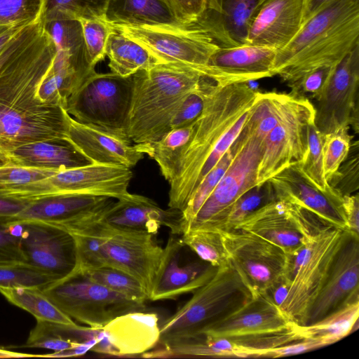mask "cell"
I'll return each mask as SVG.
<instances>
[{
  "label": "cell",
  "instance_id": "obj_31",
  "mask_svg": "<svg viewBox=\"0 0 359 359\" xmlns=\"http://www.w3.org/2000/svg\"><path fill=\"white\" fill-rule=\"evenodd\" d=\"M140 357L154 358H248L245 350L229 338L202 334L167 346L152 349Z\"/></svg>",
  "mask_w": 359,
  "mask_h": 359
},
{
  "label": "cell",
  "instance_id": "obj_49",
  "mask_svg": "<svg viewBox=\"0 0 359 359\" xmlns=\"http://www.w3.org/2000/svg\"><path fill=\"white\" fill-rule=\"evenodd\" d=\"M329 184L342 196L357 192L359 188V144L352 142L348 155L328 180Z\"/></svg>",
  "mask_w": 359,
  "mask_h": 359
},
{
  "label": "cell",
  "instance_id": "obj_26",
  "mask_svg": "<svg viewBox=\"0 0 359 359\" xmlns=\"http://www.w3.org/2000/svg\"><path fill=\"white\" fill-rule=\"evenodd\" d=\"M259 0H207L205 8L191 26L207 33L221 48L247 44L251 15Z\"/></svg>",
  "mask_w": 359,
  "mask_h": 359
},
{
  "label": "cell",
  "instance_id": "obj_7",
  "mask_svg": "<svg viewBox=\"0 0 359 359\" xmlns=\"http://www.w3.org/2000/svg\"><path fill=\"white\" fill-rule=\"evenodd\" d=\"M133 78L94 72L67 100L65 111L76 121L124 140L128 135Z\"/></svg>",
  "mask_w": 359,
  "mask_h": 359
},
{
  "label": "cell",
  "instance_id": "obj_18",
  "mask_svg": "<svg viewBox=\"0 0 359 359\" xmlns=\"http://www.w3.org/2000/svg\"><path fill=\"white\" fill-rule=\"evenodd\" d=\"M358 283L359 236L347 231L325 282L308 313L304 325L316 322L359 299Z\"/></svg>",
  "mask_w": 359,
  "mask_h": 359
},
{
  "label": "cell",
  "instance_id": "obj_4",
  "mask_svg": "<svg viewBox=\"0 0 359 359\" xmlns=\"http://www.w3.org/2000/svg\"><path fill=\"white\" fill-rule=\"evenodd\" d=\"M133 78L128 135L133 143L144 144L154 143L170 131L180 102L208 79L199 69L179 62L158 63Z\"/></svg>",
  "mask_w": 359,
  "mask_h": 359
},
{
  "label": "cell",
  "instance_id": "obj_45",
  "mask_svg": "<svg viewBox=\"0 0 359 359\" xmlns=\"http://www.w3.org/2000/svg\"><path fill=\"white\" fill-rule=\"evenodd\" d=\"M44 0H0V27H22L42 19Z\"/></svg>",
  "mask_w": 359,
  "mask_h": 359
},
{
  "label": "cell",
  "instance_id": "obj_11",
  "mask_svg": "<svg viewBox=\"0 0 359 359\" xmlns=\"http://www.w3.org/2000/svg\"><path fill=\"white\" fill-rule=\"evenodd\" d=\"M228 263L236 271L251 298L267 294L285 280L287 255L279 247L240 230L219 231Z\"/></svg>",
  "mask_w": 359,
  "mask_h": 359
},
{
  "label": "cell",
  "instance_id": "obj_25",
  "mask_svg": "<svg viewBox=\"0 0 359 359\" xmlns=\"http://www.w3.org/2000/svg\"><path fill=\"white\" fill-rule=\"evenodd\" d=\"M276 53L271 48L250 44L219 47L210 56L208 67L220 83L249 82L275 75Z\"/></svg>",
  "mask_w": 359,
  "mask_h": 359
},
{
  "label": "cell",
  "instance_id": "obj_20",
  "mask_svg": "<svg viewBox=\"0 0 359 359\" xmlns=\"http://www.w3.org/2000/svg\"><path fill=\"white\" fill-rule=\"evenodd\" d=\"M306 0H259L251 15L247 44L279 50L305 22Z\"/></svg>",
  "mask_w": 359,
  "mask_h": 359
},
{
  "label": "cell",
  "instance_id": "obj_47",
  "mask_svg": "<svg viewBox=\"0 0 359 359\" xmlns=\"http://www.w3.org/2000/svg\"><path fill=\"white\" fill-rule=\"evenodd\" d=\"M81 22L86 59L88 65L95 69V65L104 60L107 39L112 27L103 19H81Z\"/></svg>",
  "mask_w": 359,
  "mask_h": 359
},
{
  "label": "cell",
  "instance_id": "obj_41",
  "mask_svg": "<svg viewBox=\"0 0 359 359\" xmlns=\"http://www.w3.org/2000/svg\"><path fill=\"white\" fill-rule=\"evenodd\" d=\"M181 238L184 245L191 249L201 260L215 267L228 264L226 252L219 231L195 229L185 231Z\"/></svg>",
  "mask_w": 359,
  "mask_h": 359
},
{
  "label": "cell",
  "instance_id": "obj_14",
  "mask_svg": "<svg viewBox=\"0 0 359 359\" xmlns=\"http://www.w3.org/2000/svg\"><path fill=\"white\" fill-rule=\"evenodd\" d=\"M264 142L243 128L232 144L233 156L229 166L184 233L189 230L211 229L230 205L257 185V167Z\"/></svg>",
  "mask_w": 359,
  "mask_h": 359
},
{
  "label": "cell",
  "instance_id": "obj_5",
  "mask_svg": "<svg viewBox=\"0 0 359 359\" xmlns=\"http://www.w3.org/2000/svg\"><path fill=\"white\" fill-rule=\"evenodd\" d=\"M251 298L236 271L228 263L194 292L173 315L160 324L161 346L202 335L213 323Z\"/></svg>",
  "mask_w": 359,
  "mask_h": 359
},
{
  "label": "cell",
  "instance_id": "obj_38",
  "mask_svg": "<svg viewBox=\"0 0 359 359\" xmlns=\"http://www.w3.org/2000/svg\"><path fill=\"white\" fill-rule=\"evenodd\" d=\"M109 0H44L42 20L103 19Z\"/></svg>",
  "mask_w": 359,
  "mask_h": 359
},
{
  "label": "cell",
  "instance_id": "obj_46",
  "mask_svg": "<svg viewBox=\"0 0 359 359\" xmlns=\"http://www.w3.org/2000/svg\"><path fill=\"white\" fill-rule=\"evenodd\" d=\"M215 83L217 81L205 79L199 87L189 93L182 100L170 121V130L190 126L197 120L203 109L206 98Z\"/></svg>",
  "mask_w": 359,
  "mask_h": 359
},
{
  "label": "cell",
  "instance_id": "obj_39",
  "mask_svg": "<svg viewBox=\"0 0 359 359\" xmlns=\"http://www.w3.org/2000/svg\"><path fill=\"white\" fill-rule=\"evenodd\" d=\"M323 135L316 127L314 122L309 126L308 148L303 158L292 165L311 184L322 191L332 189L327 181L323 168Z\"/></svg>",
  "mask_w": 359,
  "mask_h": 359
},
{
  "label": "cell",
  "instance_id": "obj_28",
  "mask_svg": "<svg viewBox=\"0 0 359 359\" xmlns=\"http://www.w3.org/2000/svg\"><path fill=\"white\" fill-rule=\"evenodd\" d=\"M111 198L83 194H57L31 201L16 217L18 222L62 226L100 210Z\"/></svg>",
  "mask_w": 359,
  "mask_h": 359
},
{
  "label": "cell",
  "instance_id": "obj_30",
  "mask_svg": "<svg viewBox=\"0 0 359 359\" xmlns=\"http://www.w3.org/2000/svg\"><path fill=\"white\" fill-rule=\"evenodd\" d=\"M104 20L117 25L183 26L164 0H109Z\"/></svg>",
  "mask_w": 359,
  "mask_h": 359
},
{
  "label": "cell",
  "instance_id": "obj_58",
  "mask_svg": "<svg viewBox=\"0 0 359 359\" xmlns=\"http://www.w3.org/2000/svg\"><path fill=\"white\" fill-rule=\"evenodd\" d=\"M11 164L12 161L9 152L0 147V166Z\"/></svg>",
  "mask_w": 359,
  "mask_h": 359
},
{
  "label": "cell",
  "instance_id": "obj_50",
  "mask_svg": "<svg viewBox=\"0 0 359 359\" xmlns=\"http://www.w3.org/2000/svg\"><path fill=\"white\" fill-rule=\"evenodd\" d=\"M22 224L0 217V264L25 262L21 248Z\"/></svg>",
  "mask_w": 359,
  "mask_h": 359
},
{
  "label": "cell",
  "instance_id": "obj_48",
  "mask_svg": "<svg viewBox=\"0 0 359 359\" xmlns=\"http://www.w3.org/2000/svg\"><path fill=\"white\" fill-rule=\"evenodd\" d=\"M348 129L349 128H341L324 135L323 160L324 174L327 181L348 155L353 137L348 133Z\"/></svg>",
  "mask_w": 359,
  "mask_h": 359
},
{
  "label": "cell",
  "instance_id": "obj_37",
  "mask_svg": "<svg viewBox=\"0 0 359 359\" xmlns=\"http://www.w3.org/2000/svg\"><path fill=\"white\" fill-rule=\"evenodd\" d=\"M274 200L270 183L266 181L248 190L230 205L215 223L211 230H236L238 225L262 205Z\"/></svg>",
  "mask_w": 359,
  "mask_h": 359
},
{
  "label": "cell",
  "instance_id": "obj_24",
  "mask_svg": "<svg viewBox=\"0 0 359 359\" xmlns=\"http://www.w3.org/2000/svg\"><path fill=\"white\" fill-rule=\"evenodd\" d=\"M267 295L250 298L210 325L203 334L230 338L281 330L293 325Z\"/></svg>",
  "mask_w": 359,
  "mask_h": 359
},
{
  "label": "cell",
  "instance_id": "obj_35",
  "mask_svg": "<svg viewBox=\"0 0 359 359\" xmlns=\"http://www.w3.org/2000/svg\"><path fill=\"white\" fill-rule=\"evenodd\" d=\"M195 122L188 126L172 129L153 144H144L148 154L158 164L163 177L170 182L193 136Z\"/></svg>",
  "mask_w": 359,
  "mask_h": 359
},
{
  "label": "cell",
  "instance_id": "obj_8",
  "mask_svg": "<svg viewBox=\"0 0 359 359\" xmlns=\"http://www.w3.org/2000/svg\"><path fill=\"white\" fill-rule=\"evenodd\" d=\"M41 290L72 319L94 328H103L120 315L145 309L144 303L94 282L77 269Z\"/></svg>",
  "mask_w": 359,
  "mask_h": 359
},
{
  "label": "cell",
  "instance_id": "obj_51",
  "mask_svg": "<svg viewBox=\"0 0 359 359\" xmlns=\"http://www.w3.org/2000/svg\"><path fill=\"white\" fill-rule=\"evenodd\" d=\"M175 18L183 25L196 21L203 12L207 0H164Z\"/></svg>",
  "mask_w": 359,
  "mask_h": 359
},
{
  "label": "cell",
  "instance_id": "obj_27",
  "mask_svg": "<svg viewBox=\"0 0 359 359\" xmlns=\"http://www.w3.org/2000/svg\"><path fill=\"white\" fill-rule=\"evenodd\" d=\"M103 330L118 357L140 356L156 348L160 340L158 314L130 311L109 322Z\"/></svg>",
  "mask_w": 359,
  "mask_h": 359
},
{
  "label": "cell",
  "instance_id": "obj_44",
  "mask_svg": "<svg viewBox=\"0 0 359 359\" xmlns=\"http://www.w3.org/2000/svg\"><path fill=\"white\" fill-rule=\"evenodd\" d=\"M56 280L55 277L25 262L0 264V287L43 289Z\"/></svg>",
  "mask_w": 359,
  "mask_h": 359
},
{
  "label": "cell",
  "instance_id": "obj_29",
  "mask_svg": "<svg viewBox=\"0 0 359 359\" xmlns=\"http://www.w3.org/2000/svg\"><path fill=\"white\" fill-rule=\"evenodd\" d=\"M12 164L58 171L92 163L66 141L44 140L20 145L9 151Z\"/></svg>",
  "mask_w": 359,
  "mask_h": 359
},
{
  "label": "cell",
  "instance_id": "obj_42",
  "mask_svg": "<svg viewBox=\"0 0 359 359\" xmlns=\"http://www.w3.org/2000/svg\"><path fill=\"white\" fill-rule=\"evenodd\" d=\"M58 170L7 165L0 166V196L21 199L27 185L48 178Z\"/></svg>",
  "mask_w": 359,
  "mask_h": 359
},
{
  "label": "cell",
  "instance_id": "obj_56",
  "mask_svg": "<svg viewBox=\"0 0 359 359\" xmlns=\"http://www.w3.org/2000/svg\"><path fill=\"white\" fill-rule=\"evenodd\" d=\"M43 358V355L20 353L0 348V358Z\"/></svg>",
  "mask_w": 359,
  "mask_h": 359
},
{
  "label": "cell",
  "instance_id": "obj_52",
  "mask_svg": "<svg viewBox=\"0 0 359 359\" xmlns=\"http://www.w3.org/2000/svg\"><path fill=\"white\" fill-rule=\"evenodd\" d=\"M323 341L315 339H303L288 344L265 351L260 358H280L306 353L327 346Z\"/></svg>",
  "mask_w": 359,
  "mask_h": 359
},
{
  "label": "cell",
  "instance_id": "obj_23",
  "mask_svg": "<svg viewBox=\"0 0 359 359\" xmlns=\"http://www.w3.org/2000/svg\"><path fill=\"white\" fill-rule=\"evenodd\" d=\"M65 141L92 163L135 167L144 158V146L135 144L93 126L80 123L69 114Z\"/></svg>",
  "mask_w": 359,
  "mask_h": 359
},
{
  "label": "cell",
  "instance_id": "obj_17",
  "mask_svg": "<svg viewBox=\"0 0 359 359\" xmlns=\"http://www.w3.org/2000/svg\"><path fill=\"white\" fill-rule=\"evenodd\" d=\"M20 222L22 224L21 248L25 263L57 280L77 269L76 242L70 232L50 224Z\"/></svg>",
  "mask_w": 359,
  "mask_h": 359
},
{
  "label": "cell",
  "instance_id": "obj_59",
  "mask_svg": "<svg viewBox=\"0 0 359 359\" xmlns=\"http://www.w3.org/2000/svg\"><path fill=\"white\" fill-rule=\"evenodd\" d=\"M12 27H0V34L6 32L8 28Z\"/></svg>",
  "mask_w": 359,
  "mask_h": 359
},
{
  "label": "cell",
  "instance_id": "obj_6",
  "mask_svg": "<svg viewBox=\"0 0 359 359\" xmlns=\"http://www.w3.org/2000/svg\"><path fill=\"white\" fill-rule=\"evenodd\" d=\"M103 208L63 229L70 233L85 231L94 235L99 243L100 267H113L129 273L140 282L149 299L163 248L157 244L155 235L118 229L102 222L100 214Z\"/></svg>",
  "mask_w": 359,
  "mask_h": 359
},
{
  "label": "cell",
  "instance_id": "obj_2",
  "mask_svg": "<svg viewBox=\"0 0 359 359\" xmlns=\"http://www.w3.org/2000/svg\"><path fill=\"white\" fill-rule=\"evenodd\" d=\"M358 44L359 0H335L307 19L277 50L275 75L299 95L309 75L335 67Z\"/></svg>",
  "mask_w": 359,
  "mask_h": 359
},
{
  "label": "cell",
  "instance_id": "obj_15",
  "mask_svg": "<svg viewBox=\"0 0 359 359\" xmlns=\"http://www.w3.org/2000/svg\"><path fill=\"white\" fill-rule=\"evenodd\" d=\"M325 226L300 207L273 200L247 216L236 230L256 235L290 255Z\"/></svg>",
  "mask_w": 359,
  "mask_h": 359
},
{
  "label": "cell",
  "instance_id": "obj_1",
  "mask_svg": "<svg viewBox=\"0 0 359 359\" xmlns=\"http://www.w3.org/2000/svg\"><path fill=\"white\" fill-rule=\"evenodd\" d=\"M56 54L43 20L20 27L0 52V147L65 141L69 114L43 102L39 86Z\"/></svg>",
  "mask_w": 359,
  "mask_h": 359
},
{
  "label": "cell",
  "instance_id": "obj_43",
  "mask_svg": "<svg viewBox=\"0 0 359 359\" xmlns=\"http://www.w3.org/2000/svg\"><path fill=\"white\" fill-rule=\"evenodd\" d=\"M233 156V147L231 144L222 158L203 178L184 210L181 211L182 234L221 180L229 166Z\"/></svg>",
  "mask_w": 359,
  "mask_h": 359
},
{
  "label": "cell",
  "instance_id": "obj_16",
  "mask_svg": "<svg viewBox=\"0 0 359 359\" xmlns=\"http://www.w3.org/2000/svg\"><path fill=\"white\" fill-rule=\"evenodd\" d=\"M131 168L90 163L57 172L36 183V200L57 194H83L118 199L129 193Z\"/></svg>",
  "mask_w": 359,
  "mask_h": 359
},
{
  "label": "cell",
  "instance_id": "obj_9",
  "mask_svg": "<svg viewBox=\"0 0 359 359\" xmlns=\"http://www.w3.org/2000/svg\"><path fill=\"white\" fill-rule=\"evenodd\" d=\"M110 26L140 43L161 62L190 65L215 81L208 62L219 47L201 29L191 25Z\"/></svg>",
  "mask_w": 359,
  "mask_h": 359
},
{
  "label": "cell",
  "instance_id": "obj_21",
  "mask_svg": "<svg viewBox=\"0 0 359 359\" xmlns=\"http://www.w3.org/2000/svg\"><path fill=\"white\" fill-rule=\"evenodd\" d=\"M181 217L178 210H164L153 200L130 192L113 201L100 214V219L111 227L153 235L161 226L168 228L172 235H182Z\"/></svg>",
  "mask_w": 359,
  "mask_h": 359
},
{
  "label": "cell",
  "instance_id": "obj_36",
  "mask_svg": "<svg viewBox=\"0 0 359 359\" xmlns=\"http://www.w3.org/2000/svg\"><path fill=\"white\" fill-rule=\"evenodd\" d=\"M0 293L12 304L35 317L36 320H48L67 325L76 324L63 313L39 287H0Z\"/></svg>",
  "mask_w": 359,
  "mask_h": 359
},
{
  "label": "cell",
  "instance_id": "obj_10",
  "mask_svg": "<svg viewBox=\"0 0 359 359\" xmlns=\"http://www.w3.org/2000/svg\"><path fill=\"white\" fill-rule=\"evenodd\" d=\"M314 116L313 104L306 96L288 93L278 123L264 140L257 167V185L303 158Z\"/></svg>",
  "mask_w": 359,
  "mask_h": 359
},
{
  "label": "cell",
  "instance_id": "obj_3",
  "mask_svg": "<svg viewBox=\"0 0 359 359\" xmlns=\"http://www.w3.org/2000/svg\"><path fill=\"white\" fill-rule=\"evenodd\" d=\"M249 82L215 83L195 121L191 142L169 182V208L182 211L201 182L203 168L228 128L252 105L257 90Z\"/></svg>",
  "mask_w": 359,
  "mask_h": 359
},
{
  "label": "cell",
  "instance_id": "obj_57",
  "mask_svg": "<svg viewBox=\"0 0 359 359\" xmlns=\"http://www.w3.org/2000/svg\"><path fill=\"white\" fill-rule=\"evenodd\" d=\"M23 27V26H22ZM22 27H12L8 28L6 32L0 34V52L4 48L6 43L11 37Z\"/></svg>",
  "mask_w": 359,
  "mask_h": 359
},
{
  "label": "cell",
  "instance_id": "obj_32",
  "mask_svg": "<svg viewBox=\"0 0 359 359\" xmlns=\"http://www.w3.org/2000/svg\"><path fill=\"white\" fill-rule=\"evenodd\" d=\"M99 328L36 320L24 346L61 351L78 347L97 337Z\"/></svg>",
  "mask_w": 359,
  "mask_h": 359
},
{
  "label": "cell",
  "instance_id": "obj_33",
  "mask_svg": "<svg viewBox=\"0 0 359 359\" xmlns=\"http://www.w3.org/2000/svg\"><path fill=\"white\" fill-rule=\"evenodd\" d=\"M105 55L109 60L111 72L123 77L162 63L140 43L113 28L107 39Z\"/></svg>",
  "mask_w": 359,
  "mask_h": 359
},
{
  "label": "cell",
  "instance_id": "obj_19",
  "mask_svg": "<svg viewBox=\"0 0 359 359\" xmlns=\"http://www.w3.org/2000/svg\"><path fill=\"white\" fill-rule=\"evenodd\" d=\"M274 200L300 207L326 226L348 231L343 208V196L332 188L322 191L308 182L290 166L267 180Z\"/></svg>",
  "mask_w": 359,
  "mask_h": 359
},
{
  "label": "cell",
  "instance_id": "obj_34",
  "mask_svg": "<svg viewBox=\"0 0 359 359\" xmlns=\"http://www.w3.org/2000/svg\"><path fill=\"white\" fill-rule=\"evenodd\" d=\"M359 299L351 302L322 319L304 325H297L302 339H315L327 346L348 335L358 327Z\"/></svg>",
  "mask_w": 359,
  "mask_h": 359
},
{
  "label": "cell",
  "instance_id": "obj_54",
  "mask_svg": "<svg viewBox=\"0 0 359 359\" xmlns=\"http://www.w3.org/2000/svg\"><path fill=\"white\" fill-rule=\"evenodd\" d=\"M30 202L0 196V217L13 218L16 217Z\"/></svg>",
  "mask_w": 359,
  "mask_h": 359
},
{
  "label": "cell",
  "instance_id": "obj_40",
  "mask_svg": "<svg viewBox=\"0 0 359 359\" xmlns=\"http://www.w3.org/2000/svg\"><path fill=\"white\" fill-rule=\"evenodd\" d=\"M81 272L91 280L130 299L142 303L149 300L148 294L140 282L123 271L103 266Z\"/></svg>",
  "mask_w": 359,
  "mask_h": 359
},
{
  "label": "cell",
  "instance_id": "obj_12",
  "mask_svg": "<svg viewBox=\"0 0 359 359\" xmlns=\"http://www.w3.org/2000/svg\"><path fill=\"white\" fill-rule=\"evenodd\" d=\"M348 231L325 226L316 233L292 279L280 309L292 323L304 325Z\"/></svg>",
  "mask_w": 359,
  "mask_h": 359
},
{
  "label": "cell",
  "instance_id": "obj_22",
  "mask_svg": "<svg viewBox=\"0 0 359 359\" xmlns=\"http://www.w3.org/2000/svg\"><path fill=\"white\" fill-rule=\"evenodd\" d=\"M184 245L181 238L172 236L169 237L163 248L149 300L175 299L182 294L194 292L215 274L217 267L204 261L192 262L181 266L180 256Z\"/></svg>",
  "mask_w": 359,
  "mask_h": 359
},
{
  "label": "cell",
  "instance_id": "obj_55",
  "mask_svg": "<svg viewBox=\"0 0 359 359\" xmlns=\"http://www.w3.org/2000/svg\"><path fill=\"white\" fill-rule=\"evenodd\" d=\"M335 0H306L305 21Z\"/></svg>",
  "mask_w": 359,
  "mask_h": 359
},
{
  "label": "cell",
  "instance_id": "obj_53",
  "mask_svg": "<svg viewBox=\"0 0 359 359\" xmlns=\"http://www.w3.org/2000/svg\"><path fill=\"white\" fill-rule=\"evenodd\" d=\"M343 208L347 230L359 236V196L358 193L343 196Z\"/></svg>",
  "mask_w": 359,
  "mask_h": 359
},
{
  "label": "cell",
  "instance_id": "obj_13",
  "mask_svg": "<svg viewBox=\"0 0 359 359\" xmlns=\"http://www.w3.org/2000/svg\"><path fill=\"white\" fill-rule=\"evenodd\" d=\"M314 124L325 135L351 126L359 131V44L329 72L312 97Z\"/></svg>",
  "mask_w": 359,
  "mask_h": 359
}]
</instances>
